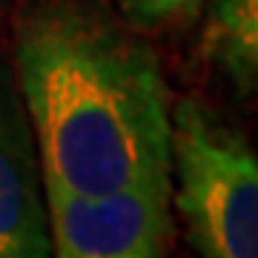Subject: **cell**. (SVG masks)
<instances>
[{"label": "cell", "mask_w": 258, "mask_h": 258, "mask_svg": "<svg viewBox=\"0 0 258 258\" xmlns=\"http://www.w3.org/2000/svg\"><path fill=\"white\" fill-rule=\"evenodd\" d=\"M12 72L46 186L169 192V89L129 29L83 0H37L18 20Z\"/></svg>", "instance_id": "cell-1"}, {"label": "cell", "mask_w": 258, "mask_h": 258, "mask_svg": "<svg viewBox=\"0 0 258 258\" xmlns=\"http://www.w3.org/2000/svg\"><path fill=\"white\" fill-rule=\"evenodd\" d=\"M169 184L198 258H258V161L201 101L172 106Z\"/></svg>", "instance_id": "cell-2"}, {"label": "cell", "mask_w": 258, "mask_h": 258, "mask_svg": "<svg viewBox=\"0 0 258 258\" xmlns=\"http://www.w3.org/2000/svg\"><path fill=\"white\" fill-rule=\"evenodd\" d=\"M52 258H166L172 232L169 192L86 198L46 186Z\"/></svg>", "instance_id": "cell-3"}, {"label": "cell", "mask_w": 258, "mask_h": 258, "mask_svg": "<svg viewBox=\"0 0 258 258\" xmlns=\"http://www.w3.org/2000/svg\"><path fill=\"white\" fill-rule=\"evenodd\" d=\"M0 258H52L46 178L12 66L0 57Z\"/></svg>", "instance_id": "cell-4"}, {"label": "cell", "mask_w": 258, "mask_h": 258, "mask_svg": "<svg viewBox=\"0 0 258 258\" xmlns=\"http://www.w3.org/2000/svg\"><path fill=\"white\" fill-rule=\"evenodd\" d=\"M204 52L241 98L258 86V0H210Z\"/></svg>", "instance_id": "cell-5"}, {"label": "cell", "mask_w": 258, "mask_h": 258, "mask_svg": "<svg viewBox=\"0 0 258 258\" xmlns=\"http://www.w3.org/2000/svg\"><path fill=\"white\" fill-rule=\"evenodd\" d=\"M204 0H120V12L129 26L161 29L178 20L192 18Z\"/></svg>", "instance_id": "cell-6"}, {"label": "cell", "mask_w": 258, "mask_h": 258, "mask_svg": "<svg viewBox=\"0 0 258 258\" xmlns=\"http://www.w3.org/2000/svg\"><path fill=\"white\" fill-rule=\"evenodd\" d=\"M0 12H3V0H0Z\"/></svg>", "instance_id": "cell-7"}]
</instances>
